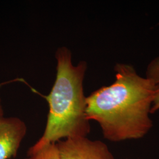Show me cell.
<instances>
[{
  "instance_id": "ba28073f",
  "label": "cell",
  "mask_w": 159,
  "mask_h": 159,
  "mask_svg": "<svg viewBox=\"0 0 159 159\" xmlns=\"http://www.w3.org/2000/svg\"><path fill=\"white\" fill-rule=\"evenodd\" d=\"M29 159V158H27V159Z\"/></svg>"
},
{
  "instance_id": "8992f818",
  "label": "cell",
  "mask_w": 159,
  "mask_h": 159,
  "mask_svg": "<svg viewBox=\"0 0 159 159\" xmlns=\"http://www.w3.org/2000/svg\"><path fill=\"white\" fill-rule=\"evenodd\" d=\"M29 159H61L56 143L48 144L36 153L30 156Z\"/></svg>"
},
{
  "instance_id": "6da1fadb",
  "label": "cell",
  "mask_w": 159,
  "mask_h": 159,
  "mask_svg": "<svg viewBox=\"0 0 159 159\" xmlns=\"http://www.w3.org/2000/svg\"><path fill=\"white\" fill-rule=\"evenodd\" d=\"M115 81L86 97V115L99 125L104 137L120 142L142 139L153 127L151 84L133 66L117 63Z\"/></svg>"
},
{
  "instance_id": "3957f363",
  "label": "cell",
  "mask_w": 159,
  "mask_h": 159,
  "mask_svg": "<svg viewBox=\"0 0 159 159\" xmlns=\"http://www.w3.org/2000/svg\"><path fill=\"white\" fill-rule=\"evenodd\" d=\"M56 145L61 159H115L106 144L87 137L64 139Z\"/></svg>"
},
{
  "instance_id": "52a82bcc",
  "label": "cell",
  "mask_w": 159,
  "mask_h": 159,
  "mask_svg": "<svg viewBox=\"0 0 159 159\" xmlns=\"http://www.w3.org/2000/svg\"><path fill=\"white\" fill-rule=\"evenodd\" d=\"M4 109H3V106H2V100H1V98L0 97V116H4Z\"/></svg>"
},
{
  "instance_id": "7a4b0ae2",
  "label": "cell",
  "mask_w": 159,
  "mask_h": 159,
  "mask_svg": "<svg viewBox=\"0 0 159 159\" xmlns=\"http://www.w3.org/2000/svg\"><path fill=\"white\" fill-rule=\"evenodd\" d=\"M55 57L56 77L50 93L44 96L49 107L46 128L42 136L29 148V157L63 139L87 137L91 130L83 87L87 64L81 61L73 65L71 51L66 47L58 48Z\"/></svg>"
},
{
  "instance_id": "277c9868",
  "label": "cell",
  "mask_w": 159,
  "mask_h": 159,
  "mask_svg": "<svg viewBox=\"0 0 159 159\" xmlns=\"http://www.w3.org/2000/svg\"><path fill=\"white\" fill-rule=\"evenodd\" d=\"M27 132L26 124L20 118L0 116V159L17 156Z\"/></svg>"
},
{
  "instance_id": "5b68a950",
  "label": "cell",
  "mask_w": 159,
  "mask_h": 159,
  "mask_svg": "<svg viewBox=\"0 0 159 159\" xmlns=\"http://www.w3.org/2000/svg\"><path fill=\"white\" fill-rule=\"evenodd\" d=\"M145 77L149 81L152 89L151 113L153 114L159 110V56L148 63Z\"/></svg>"
}]
</instances>
